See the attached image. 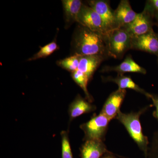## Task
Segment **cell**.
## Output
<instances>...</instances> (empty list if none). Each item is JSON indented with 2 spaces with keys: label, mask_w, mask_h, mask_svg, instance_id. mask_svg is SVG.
Wrapping results in <instances>:
<instances>
[{
  "label": "cell",
  "mask_w": 158,
  "mask_h": 158,
  "mask_svg": "<svg viewBox=\"0 0 158 158\" xmlns=\"http://www.w3.org/2000/svg\"><path fill=\"white\" fill-rule=\"evenodd\" d=\"M107 36L80 26L74 39L75 54L81 56L102 55L109 56Z\"/></svg>",
  "instance_id": "6da1fadb"
},
{
  "label": "cell",
  "mask_w": 158,
  "mask_h": 158,
  "mask_svg": "<svg viewBox=\"0 0 158 158\" xmlns=\"http://www.w3.org/2000/svg\"><path fill=\"white\" fill-rule=\"evenodd\" d=\"M153 106L149 105L142 108L138 112H131L130 113H123L120 111L116 118L123 125L129 135L146 158L149 149V142L147 136L143 134L140 116Z\"/></svg>",
  "instance_id": "7a4b0ae2"
},
{
  "label": "cell",
  "mask_w": 158,
  "mask_h": 158,
  "mask_svg": "<svg viewBox=\"0 0 158 158\" xmlns=\"http://www.w3.org/2000/svg\"><path fill=\"white\" fill-rule=\"evenodd\" d=\"M108 56L120 59L131 49V37L124 29L117 28L110 31L107 36Z\"/></svg>",
  "instance_id": "3957f363"
},
{
  "label": "cell",
  "mask_w": 158,
  "mask_h": 158,
  "mask_svg": "<svg viewBox=\"0 0 158 158\" xmlns=\"http://www.w3.org/2000/svg\"><path fill=\"white\" fill-rule=\"evenodd\" d=\"M111 120L100 113L80 126L85 134L84 141L100 140L104 141Z\"/></svg>",
  "instance_id": "277c9868"
},
{
  "label": "cell",
  "mask_w": 158,
  "mask_h": 158,
  "mask_svg": "<svg viewBox=\"0 0 158 158\" xmlns=\"http://www.w3.org/2000/svg\"><path fill=\"white\" fill-rule=\"evenodd\" d=\"M77 22L91 31L107 35L101 18L89 6L83 4L78 15Z\"/></svg>",
  "instance_id": "5b68a950"
},
{
  "label": "cell",
  "mask_w": 158,
  "mask_h": 158,
  "mask_svg": "<svg viewBox=\"0 0 158 158\" xmlns=\"http://www.w3.org/2000/svg\"><path fill=\"white\" fill-rule=\"evenodd\" d=\"M88 6L97 12L101 18L107 34L118 28L113 11L109 2L104 0H90L88 1Z\"/></svg>",
  "instance_id": "8992f818"
},
{
  "label": "cell",
  "mask_w": 158,
  "mask_h": 158,
  "mask_svg": "<svg viewBox=\"0 0 158 158\" xmlns=\"http://www.w3.org/2000/svg\"><path fill=\"white\" fill-rule=\"evenodd\" d=\"M154 24L152 18L144 10L141 13H138L132 22L121 28L125 30L131 37H133L141 36L153 31V26Z\"/></svg>",
  "instance_id": "52a82bcc"
},
{
  "label": "cell",
  "mask_w": 158,
  "mask_h": 158,
  "mask_svg": "<svg viewBox=\"0 0 158 158\" xmlns=\"http://www.w3.org/2000/svg\"><path fill=\"white\" fill-rule=\"evenodd\" d=\"M131 49L143 51L158 56V33L153 31L131 37Z\"/></svg>",
  "instance_id": "ba28073f"
},
{
  "label": "cell",
  "mask_w": 158,
  "mask_h": 158,
  "mask_svg": "<svg viewBox=\"0 0 158 158\" xmlns=\"http://www.w3.org/2000/svg\"><path fill=\"white\" fill-rule=\"evenodd\" d=\"M127 90L118 89L108 97L103 106L100 113L106 116L110 120L116 118L126 95Z\"/></svg>",
  "instance_id": "9c48e42d"
},
{
  "label": "cell",
  "mask_w": 158,
  "mask_h": 158,
  "mask_svg": "<svg viewBox=\"0 0 158 158\" xmlns=\"http://www.w3.org/2000/svg\"><path fill=\"white\" fill-rule=\"evenodd\" d=\"M138 13L131 7L129 1H120L118 7L114 11V15L118 28H121L132 22Z\"/></svg>",
  "instance_id": "30bf717a"
},
{
  "label": "cell",
  "mask_w": 158,
  "mask_h": 158,
  "mask_svg": "<svg viewBox=\"0 0 158 158\" xmlns=\"http://www.w3.org/2000/svg\"><path fill=\"white\" fill-rule=\"evenodd\" d=\"M110 152L104 141L100 140L85 141L80 148L81 158H101L106 154Z\"/></svg>",
  "instance_id": "8fae6325"
},
{
  "label": "cell",
  "mask_w": 158,
  "mask_h": 158,
  "mask_svg": "<svg viewBox=\"0 0 158 158\" xmlns=\"http://www.w3.org/2000/svg\"><path fill=\"white\" fill-rule=\"evenodd\" d=\"M96 109L95 105L78 94L69 106V114L70 121L83 114L94 112Z\"/></svg>",
  "instance_id": "7c38bea8"
},
{
  "label": "cell",
  "mask_w": 158,
  "mask_h": 158,
  "mask_svg": "<svg viewBox=\"0 0 158 158\" xmlns=\"http://www.w3.org/2000/svg\"><path fill=\"white\" fill-rule=\"evenodd\" d=\"M115 72L118 75L123 74L127 73H135L145 74L147 71L138 65L130 56L126 57L124 61L119 65L114 66H106L103 68L102 72Z\"/></svg>",
  "instance_id": "4fadbf2b"
},
{
  "label": "cell",
  "mask_w": 158,
  "mask_h": 158,
  "mask_svg": "<svg viewBox=\"0 0 158 158\" xmlns=\"http://www.w3.org/2000/svg\"><path fill=\"white\" fill-rule=\"evenodd\" d=\"M106 58L102 55L81 56L78 70L85 73L90 80L97 69Z\"/></svg>",
  "instance_id": "5bb4252c"
},
{
  "label": "cell",
  "mask_w": 158,
  "mask_h": 158,
  "mask_svg": "<svg viewBox=\"0 0 158 158\" xmlns=\"http://www.w3.org/2000/svg\"><path fill=\"white\" fill-rule=\"evenodd\" d=\"M103 82H113L118 85V89H131L135 90L137 92L143 94L144 96L148 98L149 93L141 88L140 86L136 84L130 77L126 76L123 74L118 75L116 77H103L102 79Z\"/></svg>",
  "instance_id": "9a60e30c"
},
{
  "label": "cell",
  "mask_w": 158,
  "mask_h": 158,
  "mask_svg": "<svg viewBox=\"0 0 158 158\" xmlns=\"http://www.w3.org/2000/svg\"><path fill=\"white\" fill-rule=\"evenodd\" d=\"M62 3L65 23L70 25L77 22L83 3L80 0H62Z\"/></svg>",
  "instance_id": "2e32d148"
},
{
  "label": "cell",
  "mask_w": 158,
  "mask_h": 158,
  "mask_svg": "<svg viewBox=\"0 0 158 158\" xmlns=\"http://www.w3.org/2000/svg\"><path fill=\"white\" fill-rule=\"evenodd\" d=\"M72 77L76 83L82 88L85 94L86 99L90 102H93V98L89 93L88 89V84L90 81L88 77L84 73L77 70L72 73Z\"/></svg>",
  "instance_id": "e0dca14e"
},
{
  "label": "cell",
  "mask_w": 158,
  "mask_h": 158,
  "mask_svg": "<svg viewBox=\"0 0 158 158\" xmlns=\"http://www.w3.org/2000/svg\"><path fill=\"white\" fill-rule=\"evenodd\" d=\"M81 56L75 54L73 56L58 61V65L66 70L73 72L77 70Z\"/></svg>",
  "instance_id": "ac0fdd59"
},
{
  "label": "cell",
  "mask_w": 158,
  "mask_h": 158,
  "mask_svg": "<svg viewBox=\"0 0 158 158\" xmlns=\"http://www.w3.org/2000/svg\"><path fill=\"white\" fill-rule=\"evenodd\" d=\"M59 49V46L57 44L56 41L54 40L52 42L40 48L39 52L35 54L33 57L30 58L28 61H34L41 58H45L49 56Z\"/></svg>",
  "instance_id": "d6986e66"
},
{
  "label": "cell",
  "mask_w": 158,
  "mask_h": 158,
  "mask_svg": "<svg viewBox=\"0 0 158 158\" xmlns=\"http://www.w3.org/2000/svg\"><path fill=\"white\" fill-rule=\"evenodd\" d=\"M62 144V158H73L69 141L68 132L65 131L61 132Z\"/></svg>",
  "instance_id": "ffe728a7"
},
{
  "label": "cell",
  "mask_w": 158,
  "mask_h": 158,
  "mask_svg": "<svg viewBox=\"0 0 158 158\" xmlns=\"http://www.w3.org/2000/svg\"><path fill=\"white\" fill-rule=\"evenodd\" d=\"M144 10L150 15L153 21L155 20V24L158 22V0L146 1Z\"/></svg>",
  "instance_id": "44dd1931"
},
{
  "label": "cell",
  "mask_w": 158,
  "mask_h": 158,
  "mask_svg": "<svg viewBox=\"0 0 158 158\" xmlns=\"http://www.w3.org/2000/svg\"><path fill=\"white\" fill-rule=\"evenodd\" d=\"M146 158H158V130L154 133Z\"/></svg>",
  "instance_id": "7402d4cb"
},
{
  "label": "cell",
  "mask_w": 158,
  "mask_h": 158,
  "mask_svg": "<svg viewBox=\"0 0 158 158\" xmlns=\"http://www.w3.org/2000/svg\"><path fill=\"white\" fill-rule=\"evenodd\" d=\"M148 98L151 100L153 106L155 107L156 110L153 112L152 115L158 122V95L149 93Z\"/></svg>",
  "instance_id": "603a6c76"
},
{
  "label": "cell",
  "mask_w": 158,
  "mask_h": 158,
  "mask_svg": "<svg viewBox=\"0 0 158 158\" xmlns=\"http://www.w3.org/2000/svg\"><path fill=\"white\" fill-rule=\"evenodd\" d=\"M101 158H117L113 152L108 153L103 156Z\"/></svg>",
  "instance_id": "cb8c5ba5"
},
{
  "label": "cell",
  "mask_w": 158,
  "mask_h": 158,
  "mask_svg": "<svg viewBox=\"0 0 158 158\" xmlns=\"http://www.w3.org/2000/svg\"><path fill=\"white\" fill-rule=\"evenodd\" d=\"M156 25L158 27V22L157 23H156Z\"/></svg>",
  "instance_id": "d4e9b609"
},
{
  "label": "cell",
  "mask_w": 158,
  "mask_h": 158,
  "mask_svg": "<svg viewBox=\"0 0 158 158\" xmlns=\"http://www.w3.org/2000/svg\"><path fill=\"white\" fill-rule=\"evenodd\" d=\"M157 57H158V56Z\"/></svg>",
  "instance_id": "484cf974"
}]
</instances>
